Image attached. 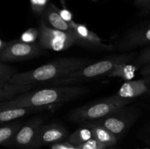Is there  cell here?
<instances>
[{
  "label": "cell",
  "mask_w": 150,
  "mask_h": 149,
  "mask_svg": "<svg viewBox=\"0 0 150 149\" xmlns=\"http://www.w3.org/2000/svg\"><path fill=\"white\" fill-rule=\"evenodd\" d=\"M89 92L83 86H51L38 91H30L12 100L0 102V110L22 107L62 105Z\"/></svg>",
  "instance_id": "1"
},
{
  "label": "cell",
  "mask_w": 150,
  "mask_h": 149,
  "mask_svg": "<svg viewBox=\"0 0 150 149\" xmlns=\"http://www.w3.org/2000/svg\"><path fill=\"white\" fill-rule=\"evenodd\" d=\"M73 29V34L76 39V45L86 49L100 52L114 51L117 47L112 44H106L95 32L89 30L85 25L75 22L69 23Z\"/></svg>",
  "instance_id": "8"
},
{
  "label": "cell",
  "mask_w": 150,
  "mask_h": 149,
  "mask_svg": "<svg viewBox=\"0 0 150 149\" xmlns=\"http://www.w3.org/2000/svg\"><path fill=\"white\" fill-rule=\"evenodd\" d=\"M147 45H150V20L130 29L120 39L117 48L120 52H127Z\"/></svg>",
  "instance_id": "10"
},
{
  "label": "cell",
  "mask_w": 150,
  "mask_h": 149,
  "mask_svg": "<svg viewBox=\"0 0 150 149\" xmlns=\"http://www.w3.org/2000/svg\"><path fill=\"white\" fill-rule=\"evenodd\" d=\"M107 149H113V148H111V147H109V148H108Z\"/></svg>",
  "instance_id": "33"
},
{
  "label": "cell",
  "mask_w": 150,
  "mask_h": 149,
  "mask_svg": "<svg viewBox=\"0 0 150 149\" xmlns=\"http://www.w3.org/2000/svg\"><path fill=\"white\" fill-rule=\"evenodd\" d=\"M134 100L133 99L120 97L115 93L109 97L75 108L67 114V118L72 122L80 124L91 122L129 105Z\"/></svg>",
  "instance_id": "4"
},
{
  "label": "cell",
  "mask_w": 150,
  "mask_h": 149,
  "mask_svg": "<svg viewBox=\"0 0 150 149\" xmlns=\"http://www.w3.org/2000/svg\"><path fill=\"white\" fill-rule=\"evenodd\" d=\"M143 15H150V7L147 8L146 10H143Z\"/></svg>",
  "instance_id": "30"
},
{
  "label": "cell",
  "mask_w": 150,
  "mask_h": 149,
  "mask_svg": "<svg viewBox=\"0 0 150 149\" xmlns=\"http://www.w3.org/2000/svg\"><path fill=\"white\" fill-rule=\"evenodd\" d=\"M78 149H107L108 148L105 145L102 144L95 139L92 138L86 143L78 145Z\"/></svg>",
  "instance_id": "24"
},
{
  "label": "cell",
  "mask_w": 150,
  "mask_h": 149,
  "mask_svg": "<svg viewBox=\"0 0 150 149\" xmlns=\"http://www.w3.org/2000/svg\"><path fill=\"white\" fill-rule=\"evenodd\" d=\"M45 118L37 116L29 120L15 136L9 148L19 149H37L38 134Z\"/></svg>",
  "instance_id": "9"
},
{
  "label": "cell",
  "mask_w": 150,
  "mask_h": 149,
  "mask_svg": "<svg viewBox=\"0 0 150 149\" xmlns=\"http://www.w3.org/2000/svg\"><path fill=\"white\" fill-rule=\"evenodd\" d=\"M36 84H17L8 82L0 85V102L12 100L17 96L30 91Z\"/></svg>",
  "instance_id": "15"
},
{
  "label": "cell",
  "mask_w": 150,
  "mask_h": 149,
  "mask_svg": "<svg viewBox=\"0 0 150 149\" xmlns=\"http://www.w3.org/2000/svg\"><path fill=\"white\" fill-rule=\"evenodd\" d=\"M39 38V29L38 28H29L21 35L19 40L25 43H35Z\"/></svg>",
  "instance_id": "22"
},
{
  "label": "cell",
  "mask_w": 150,
  "mask_h": 149,
  "mask_svg": "<svg viewBox=\"0 0 150 149\" xmlns=\"http://www.w3.org/2000/svg\"><path fill=\"white\" fill-rule=\"evenodd\" d=\"M92 138H93V136L90 129L88 127H81L69 134L66 141L78 146L86 143Z\"/></svg>",
  "instance_id": "19"
},
{
  "label": "cell",
  "mask_w": 150,
  "mask_h": 149,
  "mask_svg": "<svg viewBox=\"0 0 150 149\" xmlns=\"http://www.w3.org/2000/svg\"><path fill=\"white\" fill-rule=\"evenodd\" d=\"M140 74L143 77H149L150 78V63L142 66L140 70Z\"/></svg>",
  "instance_id": "28"
},
{
  "label": "cell",
  "mask_w": 150,
  "mask_h": 149,
  "mask_svg": "<svg viewBox=\"0 0 150 149\" xmlns=\"http://www.w3.org/2000/svg\"><path fill=\"white\" fill-rule=\"evenodd\" d=\"M61 105H50L42 107H22L0 110V123L1 124L17 120L21 117L31 114L53 111L59 108Z\"/></svg>",
  "instance_id": "12"
},
{
  "label": "cell",
  "mask_w": 150,
  "mask_h": 149,
  "mask_svg": "<svg viewBox=\"0 0 150 149\" xmlns=\"http://www.w3.org/2000/svg\"><path fill=\"white\" fill-rule=\"evenodd\" d=\"M23 121L15 120L12 122L1 124L0 127V144L4 147H10V145L15 136L16 135L21 127L24 125Z\"/></svg>",
  "instance_id": "16"
},
{
  "label": "cell",
  "mask_w": 150,
  "mask_h": 149,
  "mask_svg": "<svg viewBox=\"0 0 150 149\" xmlns=\"http://www.w3.org/2000/svg\"><path fill=\"white\" fill-rule=\"evenodd\" d=\"M59 13L60 15L62 18L64 20H65L67 23H70V22L73 21V14L66 7H62V9H59Z\"/></svg>",
  "instance_id": "26"
},
{
  "label": "cell",
  "mask_w": 150,
  "mask_h": 149,
  "mask_svg": "<svg viewBox=\"0 0 150 149\" xmlns=\"http://www.w3.org/2000/svg\"><path fill=\"white\" fill-rule=\"evenodd\" d=\"M10 42H6L2 39H0V51H2L3 50L5 49L10 44Z\"/></svg>",
  "instance_id": "29"
},
{
  "label": "cell",
  "mask_w": 150,
  "mask_h": 149,
  "mask_svg": "<svg viewBox=\"0 0 150 149\" xmlns=\"http://www.w3.org/2000/svg\"><path fill=\"white\" fill-rule=\"evenodd\" d=\"M137 56V53L135 52H127L108 56L99 61L91 63L89 65L85 66L65 77L42 84V86H79V84L95 80L103 76L108 77V74L116 65L132 62Z\"/></svg>",
  "instance_id": "3"
},
{
  "label": "cell",
  "mask_w": 150,
  "mask_h": 149,
  "mask_svg": "<svg viewBox=\"0 0 150 149\" xmlns=\"http://www.w3.org/2000/svg\"><path fill=\"white\" fill-rule=\"evenodd\" d=\"M83 127H88L92 132L93 138L98 140L107 147H111L115 145L118 142L119 139L117 136L111 132L109 129L100 125H86Z\"/></svg>",
  "instance_id": "17"
},
{
  "label": "cell",
  "mask_w": 150,
  "mask_h": 149,
  "mask_svg": "<svg viewBox=\"0 0 150 149\" xmlns=\"http://www.w3.org/2000/svg\"><path fill=\"white\" fill-rule=\"evenodd\" d=\"M142 110L136 105H127L112 113L96 121L83 123L86 125H100L105 127L114 133L118 139L121 138L130 127L142 116Z\"/></svg>",
  "instance_id": "5"
},
{
  "label": "cell",
  "mask_w": 150,
  "mask_h": 149,
  "mask_svg": "<svg viewBox=\"0 0 150 149\" xmlns=\"http://www.w3.org/2000/svg\"><path fill=\"white\" fill-rule=\"evenodd\" d=\"M42 20L52 28L62 32L72 33L73 29L68 23L64 20L59 13V9L52 2H50L40 15Z\"/></svg>",
  "instance_id": "14"
},
{
  "label": "cell",
  "mask_w": 150,
  "mask_h": 149,
  "mask_svg": "<svg viewBox=\"0 0 150 149\" xmlns=\"http://www.w3.org/2000/svg\"><path fill=\"white\" fill-rule=\"evenodd\" d=\"M134 4L142 10H145L150 7V0H134Z\"/></svg>",
  "instance_id": "27"
},
{
  "label": "cell",
  "mask_w": 150,
  "mask_h": 149,
  "mask_svg": "<svg viewBox=\"0 0 150 149\" xmlns=\"http://www.w3.org/2000/svg\"><path fill=\"white\" fill-rule=\"evenodd\" d=\"M146 78L147 79L148 82H149V86H150V78H149V77H146Z\"/></svg>",
  "instance_id": "31"
},
{
  "label": "cell",
  "mask_w": 150,
  "mask_h": 149,
  "mask_svg": "<svg viewBox=\"0 0 150 149\" xmlns=\"http://www.w3.org/2000/svg\"><path fill=\"white\" fill-rule=\"evenodd\" d=\"M29 1H30L31 8L33 13L40 16L50 3V0H29ZM65 1L66 0H60L62 4V7H66Z\"/></svg>",
  "instance_id": "21"
},
{
  "label": "cell",
  "mask_w": 150,
  "mask_h": 149,
  "mask_svg": "<svg viewBox=\"0 0 150 149\" xmlns=\"http://www.w3.org/2000/svg\"><path fill=\"white\" fill-rule=\"evenodd\" d=\"M147 93H150L149 83L146 77H143L136 80L125 81L116 94L120 97L136 99Z\"/></svg>",
  "instance_id": "13"
},
{
  "label": "cell",
  "mask_w": 150,
  "mask_h": 149,
  "mask_svg": "<svg viewBox=\"0 0 150 149\" xmlns=\"http://www.w3.org/2000/svg\"><path fill=\"white\" fill-rule=\"evenodd\" d=\"M16 71L17 70L15 67L7 63L0 61V85L10 82L13 75L17 73Z\"/></svg>",
  "instance_id": "20"
},
{
  "label": "cell",
  "mask_w": 150,
  "mask_h": 149,
  "mask_svg": "<svg viewBox=\"0 0 150 149\" xmlns=\"http://www.w3.org/2000/svg\"><path fill=\"white\" fill-rule=\"evenodd\" d=\"M38 42L44 50L62 51L76 45V39L72 33L62 32L47 26L44 20H41L39 26Z\"/></svg>",
  "instance_id": "6"
},
{
  "label": "cell",
  "mask_w": 150,
  "mask_h": 149,
  "mask_svg": "<svg viewBox=\"0 0 150 149\" xmlns=\"http://www.w3.org/2000/svg\"><path fill=\"white\" fill-rule=\"evenodd\" d=\"M50 149H78V147L67 141H64L51 145Z\"/></svg>",
  "instance_id": "25"
},
{
  "label": "cell",
  "mask_w": 150,
  "mask_h": 149,
  "mask_svg": "<svg viewBox=\"0 0 150 149\" xmlns=\"http://www.w3.org/2000/svg\"><path fill=\"white\" fill-rule=\"evenodd\" d=\"M92 62L93 60L87 58H57L32 70L16 73L10 83L41 86L65 77Z\"/></svg>",
  "instance_id": "2"
},
{
  "label": "cell",
  "mask_w": 150,
  "mask_h": 149,
  "mask_svg": "<svg viewBox=\"0 0 150 149\" xmlns=\"http://www.w3.org/2000/svg\"><path fill=\"white\" fill-rule=\"evenodd\" d=\"M44 51L39 42L25 43L16 39L10 41L8 46L0 51V61L12 63L33 59L42 55Z\"/></svg>",
  "instance_id": "7"
},
{
  "label": "cell",
  "mask_w": 150,
  "mask_h": 149,
  "mask_svg": "<svg viewBox=\"0 0 150 149\" xmlns=\"http://www.w3.org/2000/svg\"><path fill=\"white\" fill-rule=\"evenodd\" d=\"M149 63H150V45H148V46L142 50L133 61V64L137 67L143 66Z\"/></svg>",
  "instance_id": "23"
},
{
  "label": "cell",
  "mask_w": 150,
  "mask_h": 149,
  "mask_svg": "<svg viewBox=\"0 0 150 149\" xmlns=\"http://www.w3.org/2000/svg\"><path fill=\"white\" fill-rule=\"evenodd\" d=\"M90 1H93V2H98V0H90Z\"/></svg>",
  "instance_id": "32"
},
{
  "label": "cell",
  "mask_w": 150,
  "mask_h": 149,
  "mask_svg": "<svg viewBox=\"0 0 150 149\" xmlns=\"http://www.w3.org/2000/svg\"><path fill=\"white\" fill-rule=\"evenodd\" d=\"M68 136V131L62 124L58 123L43 124L38 134L37 149L45 145H54L66 141Z\"/></svg>",
  "instance_id": "11"
},
{
  "label": "cell",
  "mask_w": 150,
  "mask_h": 149,
  "mask_svg": "<svg viewBox=\"0 0 150 149\" xmlns=\"http://www.w3.org/2000/svg\"><path fill=\"white\" fill-rule=\"evenodd\" d=\"M139 69L135 64H130V63H124L116 65L112 70L108 74L109 77H120L123 80L129 81L132 80L134 77L136 71Z\"/></svg>",
  "instance_id": "18"
}]
</instances>
